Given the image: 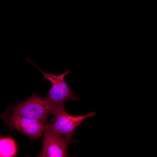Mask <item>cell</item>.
I'll list each match as a JSON object with an SVG mask.
<instances>
[{
	"label": "cell",
	"mask_w": 157,
	"mask_h": 157,
	"mask_svg": "<svg viewBox=\"0 0 157 157\" xmlns=\"http://www.w3.org/2000/svg\"><path fill=\"white\" fill-rule=\"evenodd\" d=\"M7 108L12 113L40 120L44 123H47L48 115L53 114L56 109L45 97H42L35 94L19 104Z\"/></svg>",
	"instance_id": "obj_1"
},
{
	"label": "cell",
	"mask_w": 157,
	"mask_h": 157,
	"mask_svg": "<svg viewBox=\"0 0 157 157\" xmlns=\"http://www.w3.org/2000/svg\"><path fill=\"white\" fill-rule=\"evenodd\" d=\"M34 65L42 73L44 78L52 84L51 87L45 97L56 109L64 107L65 103L67 99H70L73 101L79 99L73 93L64 80L65 75L71 72L70 70L57 75L45 73Z\"/></svg>",
	"instance_id": "obj_2"
},
{
	"label": "cell",
	"mask_w": 157,
	"mask_h": 157,
	"mask_svg": "<svg viewBox=\"0 0 157 157\" xmlns=\"http://www.w3.org/2000/svg\"><path fill=\"white\" fill-rule=\"evenodd\" d=\"M53 114L56 117V121L53 124H48L52 131L56 134L72 140V137L75 128L81 124L83 120L94 116L96 113L74 117L68 114L64 107L56 109Z\"/></svg>",
	"instance_id": "obj_3"
},
{
	"label": "cell",
	"mask_w": 157,
	"mask_h": 157,
	"mask_svg": "<svg viewBox=\"0 0 157 157\" xmlns=\"http://www.w3.org/2000/svg\"><path fill=\"white\" fill-rule=\"evenodd\" d=\"M42 141V149L38 156L40 157H68L67 149L72 140L54 133L47 123L44 131Z\"/></svg>",
	"instance_id": "obj_4"
},
{
	"label": "cell",
	"mask_w": 157,
	"mask_h": 157,
	"mask_svg": "<svg viewBox=\"0 0 157 157\" xmlns=\"http://www.w3.org/2000/svg\"><path fill=\"white\" fill-rule=\"evenodd\" d=\"M1 117L15 129L33 140L37 139L41 136L47 123L12 112L8 115L4 114Z\"/></svg>",
	"instance_id": "obj_5"
},
{
	"label": "cell",
	"mask_w": 157,
	"mask_h": 157,
	"mask_svg": "<svg viewBox=\"0 0 157 157\" xmlns=\"http://www.w3.org/2000/svg\"><path fill=\"white\" fill-rule=\"evenodd\" d=\"M17 148L15 141L8 138L0 139V157H10L15 155Z\"/></svg>",
	"instance_id": "obj_6"
}]
</instances>
